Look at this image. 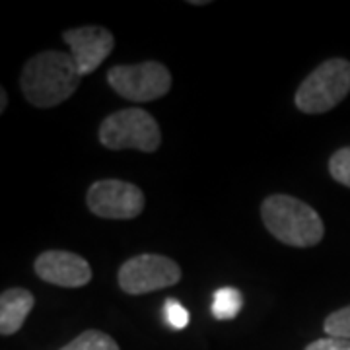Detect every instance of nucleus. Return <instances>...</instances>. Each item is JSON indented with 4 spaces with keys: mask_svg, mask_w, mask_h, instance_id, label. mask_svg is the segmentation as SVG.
Here are the masks:
<instances>
[{
    "mask_svg": "<svg viewBox=\"0 0 350 350\" xmlns=\"http://www.w3.org/2000/svg\"><path fill=\"white\" fill-rule=\"evenodd\" d=\"M59 350H121L119 345L113 340L107 333L103 331H96V329H90L80 333L75 340H70L68 345H64L63 349Z\"/></svg>",
    "mask_w": 350,
    "mask_h": 350,
    "instance_id": "nucleus-12",
    "label": "nucleus"
},
{
    "mask_svg": "<svg viewBox=\"0 0 350 350\" xmlns=\"http://www.w3.org/2000/svg\"><path fill=\"white\" fill-rule=\"evenodd\" d=\"M304 350H350V340L335 337L317 338V340L310 342Z\"/></svg>",
    "mask_w": 350,
    "mask_h": 350,
    "instance_id": "nucleus-16",
    "label": "nucleus"
},
{
    "mask_svg": "<svg viewBox=\"0 0 350 350\" xmlns=\"http://www.w3.org/2000/svg\"><path fill=\"white\" fill-rule=\"evenodd\" d=\"M163 315H165V323L174 329H185L189 325L187 308L174 298L163 301Z\"/></svg>",
    "mask_w": 350,
    "mask_h": 350,
    "instance_id": "nucleus-15",
    "label": "nucleus"
},
{
    "mask_svg": "<svg viewBox=\"0 0 350 350\" xmlns=\"http://www.w3.org/2000/svg\"><path fill=\"white\" fill-rule=\"evenodd\" d=\"M323 329L329 337L350 340V306L331 313L323 323Z\"/></svg>",
    "mask_w": 350,
    "mask_h": 350,
    "instance_id": "nucleus-13",
    "label": "nucleus"
},
{
    "mask_svg": "<svg viewBox=\"0 0 350 350\" xmlns=\"http://www.w3.org/2000/svg\"><path fill=\"white\" fill-rule=\"evenodd\" d=\"M350 94V61L329 59L308 76L296 92V107L308 115L331 111Z\"/></svg>",
    "mask_w": 350,
    "mask_h": 350,
    "instance_id": "nucleus-4",
    "label": "nucleus"
},
{
    "mask_svg": "<svg viewBox=\"0 0 350 350\" xmlns=\"http://www.w3.org/2000/svg\"><path fill=\"white\" fill-rule=\"evenodd\" d=\"M63 39L70 47V55H72L82 76L92 75L94 70H98L115 47L113 33L101 25H86V27L68 29V31H64Z\"/></svg>",
    "mask_w": 350,
    "mask_h": 350,
    "instance_id": "nucleus-8",
    "label": "nucleus"
},
{
    "mask_svg": "<svg viewBox=\"0 0 350 350\" xmlns=\"http://www.w3.org/2000/svg\"><path fill=\"white\" fill-rule=\"evenodd\" d=\"M88 208L107 220H133L144 211V193L121 179H101L88 189Z\"/></svg>",
    "mask_w": 350,
    "mask_h": 350,
    "instance_id": "nucleus-7",
    "label": "nucleus"
},
{
    "mask_svg": "<svg viewBox=\"0 0 350 350\" xmlns=\"http://www.w3.org/2000/svg\"><path fill=\"white\" fill-rule=\"evenodd\" d=\"M107 82L121 98L129 101H154L163 98L172 88L167 66L156 61L138 64H119L107 72Z\"/></svg>",
    "mask_w": 350,
    "mask_h": 350,
    "instance_id": "nucleus-5",
    "label": "nucleus"
},
{
    "mask_svg": "<svg viewBox=\"0 0 350 350\" xmlns=\"http://www.w3.org/2000/svg\"><path fill=\"white\" fill-rule=\"evenodd\" d=\"M82 75L70 53L43 51L25 63L20 86L33 107L47 109L66 101L80 86Z\"/></svg>",
    "mask_w": 350,
    "mask_h": 350,
    "instance_id": "nucleus-1",
    "label": "nucleus"
},
{
    "mask_svg": "<svg viewBox=\"0 0 350 350\" xmlns=\"http://www.w3.org/2000/svg\"><path fill=\"white\" fill-rule=\"evenodd\" d=\"M329 174L337 183L345 185V187H350V146L340 148L331 156Z\"/></svg>",
    "mask_w": 350,
    "mask_h": 350,
    "instance_id": "nucleus-14",
    "label": "nucleus"
},
{
    "mask_svg": "<svg viewBox=\"0 0 350 350\" xmlns=\"http://www.w3.org/2000/svg\"><path fill=\"white\" fill-rule=\"evenodd\" d=\"M243 308V294L239 292L238 288L224 286L218 288L213 296V310L214 319L218 321H230L234 317H238V313Z\"/></svg>",
    "mask_w": 350,
    "mask_h": 350,
    "instance_id": "nucleus-11",
    "label": "nucleus"
},
{
    "mask_svg": "<svg viewBox=\"0 0 350 350\" xmlns=\"http://www.w3.org/2000/svg\"><path fill=\"white\" fill-rule=\"evenodd\" d=\"M36 275L55 286L82 288L92 280L90 262L72 251H43L33 262Z\"/></svg>",
    "mask_w": 350,
    "mask_h": 350,
    "instance_id": "nucleus-9",
    "label": "nucleus"
},
{
    "mask_svg": "<svg viewBox=\"0 0 350 350\" xmlns=\"http://www.w3.org/2000/svg\"><path fill=\"white\" fill-rule=\"evenodd\" d=\"M261 218L265 228L278 241L292 247H313L325 234V226L317 211L290 195L267 197L261 204Z\"/></svg>",
    "mask_w": 350,
    "mask_h": 350,
    "instance_id": "nucleus-2",
    "label": "nucleus"
},
{
    "mask_svg": "<svg viewBox=\"0 0 350 350\" xmlns=\"http://www.w3.org/2000/svg\"><path fill=\"white\" fill-rule=\"evenodd\" d=\"M117 280L123 292L131 296H142L162 288L175 286L181 280V269L165 255L144 253L123 262Z\"/></svg>",
    "mask_w": 350,
    "mask_h": 350,
    "instance_id": "nucleus-6",
    "label": "nucleus"
},
{
    "mask_svg": "<svg viewBox=\"0 0 350 350\" xmlns=\"http://www.w3.org/2000/svg\"><path fill=\"white\" fill-rule=\"evenodd\" d=\"M98 137L109 150H140L152 154L162 144L158 121L150 113L138 107H126L105 117Z\"/></svg>",
    "mask_w": 350,
    "mask_h": 350,
    "instance_id": "nucleus-3",
    "label": "nucleus"
},
{
    "mask_svg": "<svg viewBox=\"0 0 350 350\" xmlns=\"http://www.w3.org/2000/svg\"><path fill=\"white\" fill-rule=\"evenodd\" d=\"M6 105H8V96H6V90L2 88L0 90V113L6 111Z\"/></svg>",
    "mask_w": 350,
    "mask_h": 350,
    "instance_id": "nucleus-17",
    "label": "nucleus"
},
{
    "mask_svg": "<svg viewBox=\"0 0 350 350\" xmlns=\"http://www.w3.org/2000/svg\"><path fill=\"white\" fill-rule=\"evenodd\" d=\"M36 306V298L25 288H8L0 296V335L10 337L25 323L29 312Z\"/></svg>",
    "mask_w": 350,
    "mask_h": 350,
    "instance_id": "nucleus-10",
    "label": "nucleus"
}]
</instances>
